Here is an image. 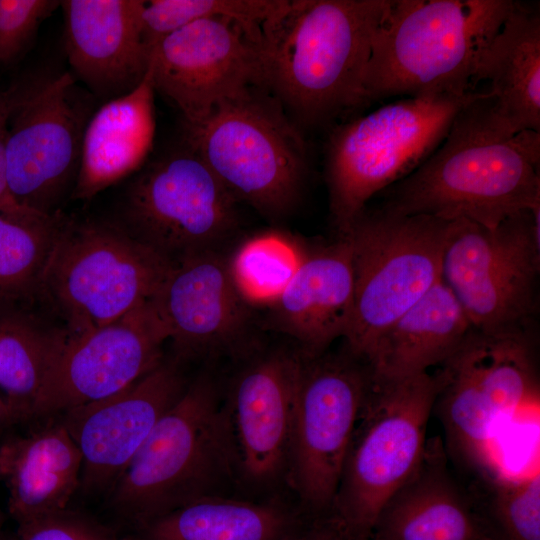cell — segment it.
<instances>
[{"mask_svg":"<svg viewBox=\"0 0 540 540\" xmlns=\"http://www.w3.org/2000/svg\"><path fill=\"white\" fill-rule=\"evenodd\" d=\"M432 377L445 450L468 466L484 465L501 423L538 398L535 344L528 325L472 326Z\"/></svg>","mask_w":540,"mask_h":540,"instance_id":"cell-8","label":"cell"},{"mask_svg":"<svg viewBox=\"0 0 540 540\" xmlns=\"http://www.w3.org/2000/svg\"><path fill=\"white\" fill-rule=\"evenodd\" d=\"M0 482H1V470H0Z\"/></svg>","mask_w":540,"mask_h":540,"instance_id":"cell-39","label":"cell"},{"mask_svg":"<svg viewBox=\"0 0 540 540\" xmlns=\"http://www.w3.org/2000/svg\"><path fill=\"white\" fill-rule=\"evenodd\" d=\"M151 302L181 352L217 349L248 329L251 306L231 277L219 251L200 253L172 265Z\"/></svg>","mask_w":540,"mask_h":540,"instance_id":"cell-18","label":"cell"},{"mask_svg":"<svg viewBox=\"0 0 540 540\" xmlns=\"http://www.w3.org/2000/svg\"><path fill=\"white\" fill-rule=\"evenodd\" d=\"M145 1L64 0V40L76 76L108 100L133 90L149 67L141 36Z\"/></svg>","mask_w":540,"mask_h":540,"instance_id":"cell-20","label":"cell"},{"mask_svg":"<svg viewBox=\"0 0 540 540\" xmlns=\"http://www.w3.org/2000/svg\"><path fill=\"white\" fill-rule=\"evenodd\" d=\"M512 0H390L372 40L365 105L395 96L474 92L482 53Z\"/></svg>","mask_w":540,"mask_h":540,"instance_id":"cell-3","label":"cell"},{"mask_svg":"<svg viewBox=\"0 0 540 540\" xmlns=\"http://www.w3.org/2000/svg\"><path fill=\"white\" fill-rule=\"evenodd\" d=\"M480 92L406 97L334 126L324 147L329 211L343 234L367 202L419 167Z\"/></svg>","mask_w":540,"mask_h":540,"instance_id":"cell-6","label":"cell"},{"mask_svg":"<svg viewBox=\"0 0 540 540\" xmlns=\"http://www.w3.org/2000/svg\"><path fill=\"white\" fill-rule=\"evenodd\" d=\"M290 236L270 230L245 240L227 259L238 291L251 306H269L280 295L304 256Z\"/></svg>","mask_w":540,"mask_h":540,"instance_id":"cell-30","label":"cell"},{"mask_svg":"<svg viewBox=\"0 0 540 540\" xmlns=\"http://www.w3.org/2000/svg\"><path fill=\"white\" fill-rule=\"evenodd\" d=\"M16 423L14 413L4 397L0 396V445L7 436V430Z\"/></svg>","mask_w":540,"mask_h":540,"instance_id":"cell-36","label":"cell"},{"mask_svg":"<svg viewBox=\"0 0 540 540\" xmlns=\"http://www.w3.org/2000/svg\"><path fill=\"white\" fill-rule=\"evenodd\" d=\"M238 203L185 145L141 170L125 193L117 224L175 265L218 251L238 228Z\"/></svg>","mask_w":540,"mask_h":540,"instance_id":"cell-11","label":"cell"},{"mask_svg":"<svg viewBox=\"0 0 540 540\" xmlns=\"http://www.w3.org/2000/svg\"><path fill=\"white\" fill-rule=\"evenodd\" d=\"M237 455L229 412L201 378L186 387L158 420L113 485L116 507L141 518H159L213 496L230 478Z\"/></svg>","mask_w":540,"mask_h":540,"instance_id":"cell-5","label":"cell"},{"mask_svg":"<svg viewBox=\"0 0 540 540\" xmlns=\"http://www.w3.org/2000/svg\"><path fill=\"white\" fill-rule=\"evenodd\" d=\"M166 329L151 299L118 320L68 337L43 386L34 417L110 397L162 361Z\"/></svg>","mask_w":540,"mask_h":540,"instance_id":"cell-16","label":"cell"},{"mask_svg":"<svg viewBox=\"0 0 540 540\" xmlns=\"http://www.w3.org/2000/svg\"><path fill=\"white\" fill-rule=\"evenodd\" d=\"M435 391L429 372L372 378L331 509L346 539H367L382 506L419 464Z\"/></svg>","mask_w":540,"mask_h":540,"instance_id":"cell-9","label":"cell"},{"mask_svg":"<svg viewBox=\"0 0 540 540\" xmlns=\"http://www.w3.org/2000/svg\"><path fill=\"white\" fill-rule=\"evenodd\" d=\"M11 110L10 90H0V214L13 219L35 220L50 215L39 214L22 207L12 196L7 179V138Z\"/></svg>","mask_w":540,"mask_h":540,"instance_id":"cell-34","label":"cell"},{"mask_svg":"<svg viewBox=\"0 0 540 540\" xmlns=\"http://www.w3.org/2000/svg\"><path fill=\"white\" fill-rule=\"evenodd\" d=\"M449 459L441 439L427 440L419 464L382 506L366 540L496 538Z\"/></svg>","mask_w":540,"mask_h":540,"instance_id":"cell-19","label":"cell"},{"mask_svg":"<svg viewBox=\"0 0 540 540\" xmlns=\"http://www.w3.org/2000/svg\"><path fill=\"white\" fill-rule=\"evenodd\" d=\"M371 383L369 365L348 350L301 356L286 470L302 501L315 512L332 509Z\"/></svg>","mask_w":540,"mask_h":540,"instance_id":"cell-14","label":"cell"},{"mask_svg":"<svg viewBox=\"0 0 540 540\" xmlns=\"http://www.w3.org/2000/svg\"><path fill=\"white\" fill-rule=\"evenodd\" d=\"M287 540H345L337 524L330 518L313 529Z\"/></svg>","mask_w":540,"mask_h":540,"instance_id":"cell-35","label":"cell"},{"mask_svg":"<svg viewBox=\"0 0 540 540\" xmlns=\"http://www.w3.org/2000/svg\"><path fill=\"white\" fill-rule=\"evenodd\" d=\"M65 217L36 220L0 214V298L37 299L40 279Z\"/></svg>","mask_w":540,"mask_h":540,"instance_id":"cell-29","label":"cell"},{"mask_svg":"<svg viewBox=\"0 0 540 540\" xmlns=\"http://www.w3.org/2000/svg\"><path fill=\"white\" fill-rule=\"evenodd\" d=\"M301 356L274 352L245 369L229 413L237 464L262 483L286 470Z\"/></svg>","mask_w":540,"mask_h":540,"instance_id":"cell-21","label":"cell"},{"mask_svg":"<svg viewBox=\"0 0 540 540\" xmlns=\"http://www.w3.org/2000/svg\"><path fill=\"white\" fill-rule=\"evenodd\" d=\"M9 90L10 192L22 207L54 215L66 188L77 177L92 101L69 72Z\"/></svg>","mask_w":540,"mask_h":540,"instance_id":"cell-13","label":"cell"},{"mask_svg":"<svg viewBox=\"0 0 540 540\" xmlns=\"http://www.w3.org/2000/svg\"><path fill=\"white\" fill-rule=\"evenodd\" d=\"M0 540H19V538L17 536L12 537V536H5V535L0 534Z\"/></svg>","mask_w":540,"mask_h":540,"instance_id":"cell-37","label":"cell"},{"mask_svg":"<svg viewBox=\"0 0 540 540\" xmlns=\"http://www.w3.org/2000/svg\"><path fill=\"white\" fill-rule=\"evenodd\" d=\"M262 33L228 18L197 20L158 41L149 53L154 88L181 112L184 125L219 104L263 88Z\"/></svg>","mask_w":540,"mask_h":540,"instance_id":"cell-15","label":"cell"},{"mask_svg":"<svg viewBox=\"0 0 540 540\" xmlns=\"http://www.w3.org/2000/svg\"><path fill=\"white\" fill-rule=\"evenodd\" d=\"M185 389L177 367L162 360L124 390L63 412L62 423L82 454L83 487L113 486Z\"/></svg>","mask_w":540,"mask_h":540,"instance_id":"cell-17","label":"cell"},{"mask_svg":"<svg viewBox=\"0 0 540 540\" xmlns=\"http://www.w3.org/2000/svg\"><path fill=\"white\" fill-rule=\"evenodd\" d=\"M82 465V454L62 422L6 436L0 445L1 481L17 524L64 513L81 482Z\"/></svg>","mask_w":540,"mask_h":540,"instance_id":"cell-23","label":"cell"},{"mask_svg":"<svg viewBox=\"0 0 540 540\" xmlns=\"http://www.w3.org/2000/svg\"><path fill=\"white\" fill-rule=\"evenodd\" d=\"M470 492V491H469ZM471 497L501 540H540V475L489 472Z\"/></svg>","mask_w":540,"mask_h":540,"instance_id":"cell-31","label":"cell"},{"mask_svg":"<svg viewBox=\"0 0 540 540\" xmlns=\"http://www.w3.org/2000/svg\"><path fill=\"white\" fill-rule=\"evenodd\" d=\"M58 6L56 0H0V65L25 52L41 22Z\"/></svg>","mask_w":540,"mask_h":540,"instance_id":"cell-32","label":"cell"},{"mask_svg":"<svg viewBox=\"0 0 540 540\" xmlns=\"http://www.w3.org/2000/svg\"><path fill=\"white\" fill-rule=\"evenodd\" d=\"M471 328L459 301L440 278L379 334L364 361L374 380L428 372L453 352Z\"/></svg>","mask_w":540,"mask_h":540,"instance_id":"cell-25","label":"cell"},{"mask_svg":"<svg viewBox=\"0 0 540 540\" xmlns=\"http://www.w3.org/2000/svg\"><path fill=\"white\" fill-rule=\"evenodd\" d=\"M345 540H347V539L345 538Z\"/></svg>","mask_w":540,"mask_h":540,"instance_id":"cell-40","label":"cell"},{"mask_svg":"<svg viewBox=\"0 0 540 540\" xmlns=\"http://www.w3.org/2000/svg\"><path fill=\"white\" fill-rule=\"evenodd\" d=\"M288 518L279 509L206 496L157 519L152 540H281Z\"/></svg>","mask_w":540,"mask_h":540,"instance_id":"cell-28","label":"cell"},{"mask_svg":"<svg viewBox=\"0 0 540 540\" xmlns=\"http://www.w3.org/2000/svg\"><path fill=\"white\" fill-rule=\"evenodd\" d=\"M37 299L0 298V389L16 423L35 416L66 331Z\"/></svg>","mask_w":540,"mask_h":540,"instance_id":"cell-27","label":"cell"},{"mask_svg":"<svg viewBox=\"0 0 540 540\" xmlns=\"http://www.w3.org/2000/svg\"><path fill=\"white\" fill-rule=\"evenodd\" d=\"M390 0H288L262 29L263 88L302 131L365 105L374 33Z\"/></svg>","mask_w":540,"mask_h":540,"instance_id":"cell-2","label":"cell"},{"mask_svg":"<svg viewBox=\"0 0 540 540\" xmlns=\"http://www.w3.org/2000/svg\"><path fill=\"white\" fill-rule=\"evenodd\" d=\"M540 205L495 227L449 221L441 278L471 325L494 330L527 326L537 303Z\"/></svg>","mask_w":540,"mask_h":540,"instance_id":"cell-12","label":"cell"},{"mask_svg":"<svg viewBox=\"0 0 540 540\" xmlns=\"http://www.w3.org/2000/svg\"><path fill=\"white\" fill-rule=\"evenodd\" d=\"M194 151L238 201L271 221L299 206L309 175L302 131L264 88L251 87L184 125Z\"/></svg>","mask_w":540,"mask_h":540,"instance_id":"cell-4","label":"cell"},{"mask_svg":"<svg viewBox=\"0 0 540 540\" xmlns=\"http://www.w3.org/2000/svg\"><path fill=\"white\" fill-rule=\"evenodd\" d=\"M353 272L348 238L304 254L286 287L268 306L267 323L295 339L302 355H322L347 335L353 312Z\"/></svg>","mask_w":540,"mask_h":540,"instance_id":"cell-22","label":"cell"},{"mask_svg":"<svg viewBox=\"0 0 540 540\" xmlns=\"http://www.w3.org/2000/svg\"><path fill=\"white\" fill-rule=\"evenodd\" d=\"M171 266L117 223L66 218L37 299L67 336L75 337L148 302Z\"/></svg>","mask_w":540,"mask_h":540,"instance_id":"cell-7","label":"cell"},{"mask_svg":"<svg viewBox=\"0 0 540 540\" xmlns=\"http://www.w3.org/2000/svg\"><path fill=\"white\" fill-rule=\"evenodd\" d=\"M17 537L19 540H102L64 513L18 525Z\"/></svg>","mask_w":540,"mask_h":540,"instance_id":"cell-33","label":"cell"},{"mask_svg":"<svg viewBox=\"0 0 540 540\" xmlns=\"http://www.w3.org/2000/svg\"><path fill=\"white\" fill-rule=\"evenodd\" d=\"M449 221L366 207L343 233L351 249L353 312L347 350L368 349L441 278Z\"/></svg>","mask_w":540,"mask_h":540,"instance_id":"cell-10","label":"cell"},{"mask_svg":"<svg viewBox=\"0 0 540 540\" xmlns=\"http://www.w3.org/2000/svg\"><path fill=\"white\" fill-rule=\"evenodd\" d=\"M152 72L130 92L106 101L84 131L73 196L90 198L139 170L150 154L155 129Z\"/></svg>","mask_w":540,"mask_h":540,"instance_id":"cell-24","label":"cell"},{"mask_svg":"<svg viewBox=\"0 0 540 540\" xmlns=\"http://www.w3.org/2000/svg\"><path fill=\"white\" fill-rule=\"evenodd\" d=\"M490 540H501V539L496 537V538H492Z\"/></svg>","mask_w":540,"mask_h":540,"instance_id":"cell-38","label":"cell"},{"mask_svg":"<svg viewBox=\"0 0 540 540\" xmlns=\"http://www.w3.org/2000/svg\"><path fill=\"white\" fill-rule=\"evenodd\" d=\"M540 133L513 132L481 92L455 117L439 147L387 188L382 210L495 227L540 205Z\"/></svg>","mask_w":540,"mask_h":540,"instance_id":"cell-1","label":"cell"},{"mask_svg":"<svg viewBox=\"0 0 540 540\" xmlns=\"http://www.w3.org/2000/svg\"><path fill=\"white\" fill-rule=\"evenodd\" d=\"M487 91L500 118L515 133H540V13L516 2L482 53L476 83Z\"/></svg>","mask_w":540,"mask_h":540,"instance_id":"cell-26","label":"cell"}]
</instances>
